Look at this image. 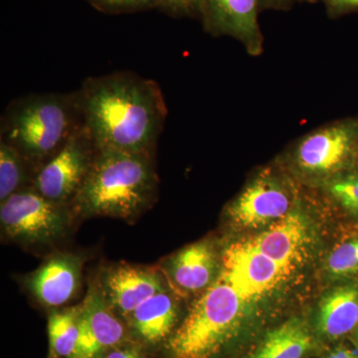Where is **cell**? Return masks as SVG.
Returning <instances> with one entry per match:
<instances>
[{
	"instance_id": "obj_1",
	"label": "cell",
	"mask_w": 358,
	"mask_h": 358,
	"mask_svg": "<svg viewBox=\"0 0 358 358\" xmlns=\"http://www.w3.org/2000/svg\"><path fill=\"white\" fill-rule=\"evenodd\" d=\"M84 124L99 148L155 152L167 115L160 86L131 72L90 77L78 90Z\"/></svg>"
},
{
	"instance_id": "obj_2",
	"label": "cell",
	"mask_w": 358,
	"mask_h": 358,
	"mask_svg": "<svg viewBox=\"0 0 358 358\" xmlns=\"http://www.w3.org/2000/svg\"><path fill=\"white\" fill-rule=\"evenodd\" d=\"M154 154L99 148L71 203L74 216L133 219L147 210L157 199L159 186Z\"/></svg>"
},
{
	"instance_id": "obj_3",
	"label": "cell",
	"mask_w": 358,
	"mask_h": 358,
	"mask_svg": "<svg viewBox=\"0 0 358 358\" xmlns=\"http://www.w3.org/2000/svg\"><path fill=\"white\" fill-rule=\"evenodd\" d=\"M78 91L15 99L0 122V141L15 148L37 173L83 127Z\"/></svg>"
},
{
	"instance_id": "obj_4",
	"label": "cell",
	"mask_w": 358,
	"mask_h": 358,
	"mask_svg": "<svg viewBox=\"0 0 358 358\" xmlns=\"http://www.w3.org/2000/svg\"><path fill=\"white\" fill-rule=\"evenodd\" d=\"M248 301L220 272L193 303L167 341L173 358H216L236 343L248 320Z\"/></svg>"
},
{
	"instance_id": "obj_5",
	"label": "cell",
	"mask_w": 358,
	"mask_h": 358,
	"mask_svg": "<svg viewBox=\"0 0 358 358\" xmlns=\"http://www.w3.org/2000/svg\"><path fill=\"white\" fill-rule=\"evenodd\" d=\"M358 159V115L322 124L294 141L275 162L299 185L320 187L355 169Z\"/></svg>"
},
{
	"instance_id": "obj_6",
	"label": "cell",
	"mask_w": 358,
	"mask_h": 358,
	"mask_svg": "<svg viewBox=\"0 0 358 358\" xmlns=\"http://www.w3.org/2000/svg\"><path fill=\"white\" fill-rule=\"evenodd\" d=\"M300 185L277 162L262 167L225 208V217L238 229L267 228L298 203Z\"/></svg>"
},
{
	"instance_id": "obj_7",
	"label": "cell",
	"mask_w": 358,
	"mask_h": 358,
	"mask_svg": "<svg viewBox=\"0 0 358 358\" xmlns=\"http://www.w3.org/2000/svg\"><path fill=\"white\" fill-rule=\"evenodd\" d=\"M74 216L71 205L45 199L32 187L14 193L0 206L2 235L23 246H47L67 234Z\"/></svg>"
},
{
	"instance_id": "obj_8",
	"label": "cell",
	"mask_w": 358,
	"mask_h": 358,
	"mask_svg": "<svg viewBox=\"0 0 358 358\" xmlns=\"http://www.w3.org/2000/svg\"><path fill=\"white\" fill-rule=\"evenodd\" d=\"M99 147L85 124L39 169L32 188L52 202L71 205L93 166Z\"/></svg>"
},
{
	"instance_id": "obj_9",
	"label": "cell",
	"mask_w": 358,
	"mask_h": 358,
	"mask_svg": "<svg viewBox=\"0 0 358 358\" xmlns=\"http://www.w3.org/2000/svg\"><path fill=\"white\" fill-rule=\"evenodd\" d=\"M220 273L251 303L271 293L289 272L246 240L224 250Z\"/></svg>"
},
{
	"instance_id": "obj_10",
	"label": "cell",
	"mask_w": 358,
	"mask_h": 358,
	"mask_svg": "<svg viewBox=\"0 0 358 358\" xmlns=\"http://www.w3.org/2000/svg\"><path fill=\"white\" fill-rule=\"evenodd\" d=\"M258 0H203L200 20L213 37L228 36L243 45L252 57L264 53V35L259 24Z\"/></svg>"
},
{
	"instance_id": "obj_11",
	"label": "cell",
	"mask_w": 358,
	"mask_h": 358,
	"mask_svg": "<svg viewBox=\"0 0 358 358\" xmlns=\"http://www.w3.org/2000/svg\"><path fill=\"white\" fill-rule=\"evenodd\" d=\"M301 195L285 217L248 240L252 246L286 268L288 272L307 258L313 235Z\"/></svg>"
},
{
	"instance_id": "obj_12",
	"label": "cell",
	"mask_w": 358,
	"mask_h": 358,
	"mask_svg": "<svg viewBox=\"0 0 358 358\" xmlns=\"http://www.w3.org/2000/svg\"><path fill=\"white\" fill-rule=\"evenodd\" d=\"M126 338L124 324L115 317L100 287L90 286L82 303L77 348L70 358H100Z\"/></svg>"
},
{
	"instance_id": "obj_13",
	"label": "cell",
	"mask_w": 358,
	"mask_h": 358,
	"mask_svg": "<svg viewBox=\"0 0 358 358\" xmlns=\"http://www.w3.org/2000/svg\"><path fill=\"white\" fill-rule=\"evenodd\" d=\"M160 268L120 264L108 268L101 277L100 288L115 312L128 319L150 296L167 288Z\"/></svg>"
},
{
	"instance_id": "obj_14",
	"label": "cell",
	"mask_w": 358,
	"mask_h": 358,
	"mask_svg": "<svg viewBox=\"0 0 358 358\" xmlns=\"http://www.w3.org/2000/svg\"><path fill=\"white\" fill-rule=\"evenodd\" d=\"M220 268L215 246L208 240H202L169 257L160 271L173 292L189 296L209 288L217 279Z\"/></svg>"
},
{
	"instance_id": "obj_15",
	"label": "cell",
	"mask_w": 358,
	"mask_h": 358,
	"mask_svg": "<svg viewBox=\"0 0 358 358\" xmlns=\"http://www.w3.org/2000/svg\"><path fill=\"white\" fill-rule=\"evenodd\" d=\"M82 268L83 259L79 255L68 252L54 254L27 275L25 286L44 307H62L79 291Z\"/></svg>"
},
{
	"instance_id": "obj_16",
	"label": "cell",
	"mask_w": 358,
	"mask_h": 358,
	"mask_svg": "<svg viewBox=\"0 0 358 358\" xmlns=\"http://www.w3.org/2000/svg\"><path fill=\"white\" fill-rule=\"evenodd\" d=\"M317 341L307 320L293 317L268 331L244 358H306Z\"/></svg>"
},
{
	"instance_id": "obj_17",
	"label": "cell",
	"mask_w": 358,
	"mask_h": 358,
	"mask_svg": "<svg viewBox=\"0 0 358 358\" xmlns=\"http://www.w3.org/2000/svg\"><path fill=\"white\" fill-rule=\"evenodd\" d=\"M358 327V288L339 287L320 301L317 315V331L329 341L352 334Z\"/></svg>"
},
{
	"instance_id": "obj_18",
	"label": "cell",
	"mask_w": 358,
	"mask_h": 358,
	"mask_svg": "<svg viewBox=\"0 0 358 358\" xmlns=\"http://www.w3.org/2000/svg\"><path fill=\"white\" fill-rule=\"evenodd\" d=\"M178 317V301L166 289L143 301L127 320L143 341L155 345L173 334Z\"/></svg>"
},
{
	"instance_id": "obj_19",
	"label": "cell",
	"mask_w": 358,
	"mask_h": 358,
	"mask_svg": "<svg viewBox=\"0 0 358 358\" xmlns=\"http://www.w3.org/2000/svg\"><path fill=\"white\" fill-rule=\"evenodd\" d=\"M37 169L24 155L0 141V202L14 193L32 187Z\"/></svg>"
},
{
	"instance_id": "obj_20",
	"label": "cell",
	"mask_w": 358,
	"mask_h": 358,
	"mask_svg": "<svg viewBox=\"0 0 358 358\" xmlns=\"http://www.w3.org/2000/svg\"><path fill=\"white\" fill-rule=\"evenodd\" d=\"M82 303L52 310L48 317L49 358H70L77 348Z\"/></svg>"
},
{
	"instance_id": "obj_21",
	"label": "cell",
	"mask_w": 358,
	"mask_h": 358,
	"mask_svg": "<svg viewBox=\"0 0 358 358\" xmlns=\"http://www.w3.org/2000/svg\"><path fill=\"white\" fill-rule=\"evenodd\" d=\"M334 203L358 218V171H343L319 187Z\"/></svg>"
},
{
	"instance_id": "obj_22",
	"label": "cell",
	"mask_w": 358,
	"mask_h": 358,
	"mask_svg": "<svg viewBox=\"0 0 358 358\" xmlns=\"http://www.w3.org/2000/svg\"><path fill=\"white\" fill-rule=\"evenodd\" d=\"M327 270L334 278H350L358 274V234L341 242L331 251Z\"/></svg>"
},
{
	"instance_id": "obj_23",
	"label": "cell",
	"mask_w": 358,
	"mask_h": 358,
	"mask_svg": "<svg viewBox=\"0 0 358 358\" xmlns=\"http://www.w3.org/2000/svg\"><path fill=\"white\" fill-rule=\"evenodd\" d=\"M98 10L106 13H128L157 8L159 0H88Z\"/></svg>"
},
{
	"instance_id": "obj_24",
	"label": "cell",
	"mask_w": 358,
	"mask_h": 358,
	"mask_svg": "<svg viewBox=\"0 0 358 358\" xmlns=\"http://www.w3.org/2000/svg\"><path fill=\"white\" fill-rule=\"evenodd\" d=\"M203 0H159L157 8L171 17L200 18Z\"/></svg>"
},
{
	"instance_id": "obj_25",
	"label": "cell",
	"mask_w": 358,
	"mask_h": 358,
	"mask_svg": "<svg viewBox=\"0 0 358 358\" xmlns=\"http://www.w3.org/2000/svg\"><path fill=\"white\" fill-rule=\"evenodd\" d=\"M326 7L329 18L343 17L348 14L358 13V0H319Z\"/></svg>"
},
{
	"instance_id": "obj_26",
	"label": "cell",
	"mask_w": 358,
	"mask_h": 358,
	"mask_svg": "<svg viewBox=\"0 0 358 358\" xmlns=\"http://www.w3.org/2000/svg\"><path fill=\"white\" fill-rule=\"evenodd\" d=\"M319 0H258L260 11L289 10L296 4L315 3Z\"/></svg>"
},
{
	"instance_id": "obj_27",
	"label": "cell",
	"mask_w": 358,
	"mask_h": 358,
	"mask_svg": "<svg viewBox=\"0 0 358 358\" xmlns=\"http://www.w3.org/2000/svg\"><path fill=\"white\" fill-rule=\"evenodd\" d=\"M326 358H358V348L345 345H336L327 353Z\"/></svg>"
},
{
	"instance_id": "obj_28",
	"label": "cell",
	"mask_w": 358,
	"mask_h": 358,
	"mask_svg": "<svg viewBox=\"0 0 358 358\" xmlns=\"http://www.w3.org/2000/svg\"><path fill=\"white\" fill-rule=\"evenodd\" d=\"M103 358H143V357L134 348H115L106 353Z\"/></svg>"
},
{
	"instance_id": "obj_29",
	"label": "cell",
	"mask_w": 358,
	"mask_h": 358,
	"mask_svg": "<svg viewBox=\"0 0 358 358\" xmlns=\"http://www.w3.org/2000/svg\"><path fill=\"white\" fill-rule=\"evenodd\" d=\"M352 336L353 341H355V345H357L358 348V327H357V329H355V331H353Z\"/></svg>"
},
{
	"instance_id": "obj_30",
	"label": "cell",
	"mask_w": 358,
	"mask_h": 358,
	"mask_svg": "<svg viewBox=\"0 0 358 358\" xmlns=\"http://www.w3.org/2000/svg\"><path fill=\"white\" fill-rule=\"evenodd\" d=\"M355 169H357V171H358V159L357 160V164H355Z\"/></svg>"
}]
</instances>
